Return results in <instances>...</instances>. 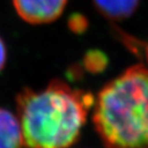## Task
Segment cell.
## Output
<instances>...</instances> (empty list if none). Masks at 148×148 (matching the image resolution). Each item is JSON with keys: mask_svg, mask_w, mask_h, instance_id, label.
<instances>
[{"mask_svg": "<svg viewBox=\"0 0 148 148\" xmlns=\"http://www.w3.org/2000/svg\"><path fill=\"white\" fill-rule=\"evenodd\" d=\"M16 102L25 146L69 148L78 140L94 98L55 79L40 90L24 88Z\"/></svg>", "mask_w": 148, "mask_h": 148, "instance_id": "6da1fadb", "label": "cell"}, {"mask_svg": "<svg viewBox=\"0 0 148 148\" xmlns=\"http://www.w3.org/2000/svg\"><path fill=\"white\" fill-rule=\"evenodd\" d=\"M92 120L106 148H148V69L134 66L105 85Z\"/></svg>", "mask_w": 148, "mask_h": 148, "instance_id": "7a4b0ae2", "label": "cell"}, {"mask_svg": "<svg viewBox=\"0 0 148 148\" xmlns=\"http://www.w3.org/2000/svg\"><path fill=\"white\" fill-rule=\"evenodd\" d=\"M67 0H13L14 10L25 22L46 24L64 13Z\"/></svg>", "mask_w": 148, "mask_h": 148, "instance_id": "3957f363", "label": "cell"}, {"mask_svg": "<svg viewBox=\"0 0 148 148\" xmlns=\"http://www.w3.org/2000/svg\"><path fill=\"white\" fill-rule=\"evenodd\" d=\"M24 138L18 116L0 108V148H22Z\"/></svg>", "mask_w": 148, "mask_h": 148, "instance_id": "277c9868", "label": "cell"}, {"mask_svg": "<svg viewBox=\"0 0 148 148\" xmlns=\"http://www.w3.org/2000/svg\"><path fill=\"white\" fill-rule=\"evenodd\" d=\"M97 12L110 20H124L138 10L140 0H92Z\"/></svg>", "mask_w": 148, "mask_h": 148, "instance_id": "5b68a950", "label": "cell"}, {"mask_svg": "<svg viewBox=\"0 0 148 148\" xmlns=\"http://www.w3.org/2000/svg\"><path fill=\"white\" fill-rule=\"evenodd\" d=\"M108 64V59L105 54L99 50H90L84 58L85 67L88 71L97 73L102 71Z\"/></svg>", "mask_w": 148, "mask_h": 148, "instance_id": "8992f818", "label": "cell"}, {"mask_svg": "<svg viewBox=\"0 0 148 148\" xmlns=\"http://www.w3.org/2000/svg\"><path fill=\"white\" fill-rule=\"evenodd\" d=\"M88 25V19L79 14H72L69 19V27L73 33L81 34L87 30Z\"/></svg>", "mask_w": 148, "mask_h": 148, "instance_id": "52a82bcc", "label": "cell"}, {"mask_svg": "<svg viewBox=\"0 0 148 148\" xmlns=\"http://www.w3.org/2000/svg\"><path fill=\"white\" fill-rule=\"evenodd\" d=\"M6 62H7V47L4 40L0 37V71L4 69Z\"/></svg>", "mask_w": 148, "mask_h": 148, "instance_id": "ba28073f", "label": "cell"}, {"mask_svg": "<svg viewBox=\"0 0 148 148\" xmlns=\"http://www.w3.org/2000/svg\"><path fill=\"white\" fill-rule=\"evenodd\" d=\"M145 58H146V61H147V64H148V42L145 46Z\"/></svg>", "mask_w": 148, "mask_h": 148, "instance_id": "9c48e42d", "label": "cell"}]
</instances>
